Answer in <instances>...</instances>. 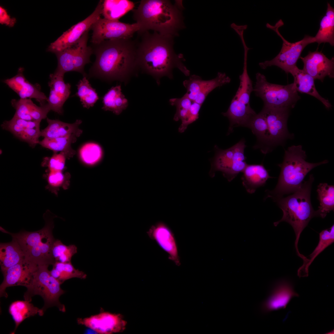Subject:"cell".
I'll return each mask as SVG.
<instances>
[{
    "instance_id": "cell-23",
    "label": "cell",
    "mask_w": 334,
    "mask_h": 334,
    "mask_svg": "<svg viewBox=\"0 0 334 334\" xmlns=\"http://www.w3.org/2000/svg\"><path fill=\"white\" fill-rule=\"evenodd\" d=\"M299 295L295 292L292 284L285 280L277 282L271 294L263 305L265 312L285 308L291 299Z\"/></svg>"
},
{
    "instance_id": "cell-35",
    "label": "cell",
    "mask_w": 334,
    "mask_h": 334,
    "mask_svg": "<svg viewBox=\"0 0 334 334\" xmlns=\"http://www.w3.org/2000/svg\"><path fill=\"white\" fill-rule=\"evenodd\" d=\"M317 191L319 202V209L316 211V216L324 218L327 213L334 209V186L326 183H320Z\"/></svg>"
},
{
    "instance_id": "cell-42",
    "label": "cell",
    "mask_w": 334,
    "mask_h": 334,
    "mask_svg": "<svg viewBox=\"0 0 334 334\" xmlns=\"http://www.w3.org/2000/svg\"><path fill=\"white\" fill-rule=\"evenodd\" d=\"M66 157L62 152L54 153L49 159L47 166L49 171H62L65 168Z\"/></svg>"
},
{
    "instance_id": "cell-18",
    "label": "cell",
    "mask_w": 334,
    "mask_h": 334,
    "mask_svg": "<svg viewBox=\"0 0 334 334\" xmlns=\"http://www.w3.org/2000/svg\"><path fill=\"white\" fill-rule=\"evenodd\" d=\"M147 233L168 255V259L178 266L181 265L178 247L174 234L165 223L159 222L152 225Z\"/></svg>"
},
{
    "instance_id": "cell-16",
    "label": "cell",
    "mask_w": 334,
    "mask_h": 334,
    "mask_svg": "<svg viewBox=\"0 0 334 334\" xmlns=\"http://www.w3.org/2000/svg\"><path fill=\"white\" fill-rule=\"evenodd\" d=\"M230 78L225 73L219 72L216 77L212 79L204 80L197 75L190 76L183 82L186 89V94L193 102L202 105L207 96L216 88L229 83Z\"/></svg>"
},
{
    "instance_id": "cell-5",
    "label": "cell",
    "mask_w": 334,
    "mask_h": 334,
    "mask_svg": "<svg viewBox=\"0 0 334 334\" xmlns=\"http://www.w3.org/2000/svg\"><path fill=\"white\" fill-rule=\"evenodd\" d=\"M314 178L310 175L308 180L303 181L300 187L291 195L276 200L279 207L282 210L281 219L274 222L276 226L280 223L285 221L293 227L296 236L295 246L298 255L303 259L305 256L300 253L298 244L301 234L312 218L316 217V211L313 208L310 194Z\"/></svg>"
},
{
    "instance_id": "cell-13",
    "label": "cell",
    "mask_w": 334,
    "mask_h": 334,
    "mask_svg": "<svg viewBox=\"0 0 334 334\" xmlns=\"http://www.w3.org/2000/svg\"><path fill=\"white\" fill-rule=\"evenodd\" d=\"M103 0L100 1L94 11L82 21L72 26L50 44L47 51L56 54L71 46L78 41L92 25L101 18Z\"/></svg>"
},
{
    "instance_id": "cell-45",
    "label": "cell",
    "mask_w": 334,
    "mask_h": 334,
    "mask_svg": "<svg viewBox=\"0 0 334 334\" xmlns=\"http://www.w3.org/2000/svg\"><path fill=\"white\" fill-rule=\"evenodd\" d=\"M16 19L12 18L9 15L6 9L0 6V23L6 26L11 27L14 26L16 22Z\"/></svg>"
},
{
    "instance_id": "cell-20",
    "label": "cell",
    "mask_w": 334,
    "mask_h": 334,
    "mask_svg": "<svg viewBox=\"0 0 334 334\" xmlns=\"http://www.w3.org/2000/svg\"><path fill=\"white\" fill-rule=\"evenodd\" d=\"M304 64L303 70L314 79L323 81L326 76L334 77V58H327L323 53L317 51L309 52L304 57H300Z\"/></svg>"
},
{
    "instance_id": "cell-25",
    "label": "cell",
    "mask_w": 334,
    "mask_h": 334,
    "mask_svg": "<svg viewBox=\"0 0 334 334\" xmlns=\"http://www.w3.org/2000/svg\"><path fill=\"white\" fill-rule=\"evenodd\" d=\"M242 183L249 194L254 193L256 189L263 186L271 178L262 164L247 165L242 172Z\"/></svg>"
},
{
    "instance_id": "cell-27",
    "label": "cell",
    "mask_w": 334,
    "mask_h": 334,
    "mask_svg": "<svg viewBox=\"0 0 334 334\" xmlns=\"http://www.w3.org/2000/svg\"><path fill=\"white\" fill-rule=\"evenodd\" d=\"M47 126L41 131V136L44 138L55 139L70 136L73 134L81 135L83 131L79 126L82 123L81 120L77 119L73 123L64 122L58 119L47 118Z\"/></svg>"
},
{
    "instance_id": "cell-22",
    "label": "cell",
    "mask_w": 334,
    "mask_h": 334,
    "mask_svg": "<svg viewBox=\"0 0 334 334\" xmlns=\"http://www.w3.org/2000/svg\"><path fill=\"white\" fill-rule=\"evenodd\" d=\"M23 72L24 68H19L16 75L4 80V83L17 93L20 98H34L39 103L40 105H45L48 98L38 86L32 84L26 79Z\"/></svg>"
},
{
    "instance_id": "cell-17",
    "label": "cell",
    "mask_w": 334,
    "mask_h": 334,
    "mask_svg": "<svg viewBox=\"0 0 334 334\" xmlns=\"http://www.w3.org/2000/svg\"><path fill=\"white\" fill-rule=\"evenodd\" d=\"M38 265L25 259L2 272L4 278L0 285V297L7 298L6 289L7 287L16 286L26 287Z\"/></svg>"
},
{
    "instance_id": "cell-7",
    "label": "cell",
    "mask_w": 334,
    "mask_h": 334,
    "mask_svg": "<svg viewBox=\"0 0 334 334\" xmlns=\"http://www.w3.org/2000/svg\"><path fill=\"white\" fill-rule=\"evenodd\" d=\"M49 265H38L26 287L24 300L31 302L33 296L38 295L44 300V305L41 309L44 312L48 308L54 306L60 311L65 312V306L60 302L59 298L65 291L61 288V283L51 275Z\"/></svg>"
},
{
    "instance_id": "cell-26",
    "label": "cell",
    "mask_w": 334,
    "mask_h": 334,
    "mask_svg": "<svg viewBox=\"0 0 334 334\" xmlns=\"http://www.w3.org/2000/svg\"><path fill=\"white\" fill-rule=\"evenodd\" d=\"M294 77L293 83L297 91L312 96L321 101L326 108L329 109L332 105L328 100L322 97L317 91L314 84V79L304 70L299 69L296 66L289 72Z\"/></svg>"
},
{
    "instance_id": "cell-8",
    "label": "cell",
    "mask_w": 334,
    "mask_h": 334,
    "mask_svg": "<svg viewBox=\"0 0 334 334\" xmlns=\"http://www.w3.org/2000/svg\"><path fill=\"white\" fill-rule=\"evenodd\" d=\"M255 77L253 91L262 100L264 106L289 109L294 107L300 99L293 83L286 85L271 83L259 72Z\"/></svg>"
},
{
    "instance_id": "cell-37",
    "label": "cell",
    "mask_w": 334,
    "mask_h": 334,
    "mask_svg": "<svg viewBox=\"0 0 334 334\" xmlns=\"http://www.w3.org/2000/svg\"><path fill=\"white\" fill-rule=\"evenodd\" d=\"M248 52L247 50L244 51L243 72L239 75V86L233 99L246 105H250V96L251 93L253 91V87L247 71Z\"/></svg>"
},
{
    "instance_id": "cell-44",
    "label": "cell",
    "mask_w": 334,
    "mask_h": 334,
    "mask_svg": "<svg viewBox=\"0 0 334 334\" xmlns=\"http://www.w3.org/2000/svg\"><path fill=\"white\" fill-rule=\"evenodd\" d=\"M169 102L172 105L176 106L177 108L190 109L193 101L185 94L180 98H173L169 100Z\"/></svg>"
},
{
    "instance_id": "cell-40",
    "label": "cell",
    "mask_w": 334,
    "mask_h": 334,
    "mask_svg": "<svg viewBox=\"0 0 334 334\" xmlns=\"http://www.w3.org/2000/svg\"><path fill=\"white\" fill-rule=\"evenodd\" d=\"M77 253V248L74 244L66 245L59 239H55L52 248L53 257L55 262H71L73 256Z\"/></svg>"
},
{
    "instance_id": "cell-32",
    "label": "cell",
    "mask_w": 334,
    "mask_h": 334,
    "mask_svg": "<svg viewBox=\"0 0 334 334\" xmlns=\"http://www.w3.org/2000/svg\"><path fill=\"white\" fill-rule=\"evenodd\" d=\"M121 85L111 88L102 98V109L118 115L128 105V100L122 92Z\"/></svg>"
},
{
    "instance_id": "cell-14",
    "label": "cell",
    "mask_w": 334,
    "mask_h": 334,
    "mask_svg": "<svg viewBox=\"0 0 334 334\" xmlns=\"http://www.w3.org/2000/svg\"><path fill=\"white\" fill-rule=\"evenodd\" d=\"M289 110L287 108L264 106L261 111L267 123L268 146L281 144L292 136L287 127Z\"/></svg>"
},
{
    "instance_id": "cell-11",
    "label": "cell",
    "mask_w": 334,
    "mask_h": 334,
    "mask_svg": "<svg viewBox=\"0 0 334 334\" xmlns=\"http://www.w3.org/2000/svg\"><path fill=\"white\" fill-rule=\"evenodd\" d=\"M89 31L75 44L55 54L58 64L55 72L64 75L67 72L75 71L85 75L84 66L90 62V57L93 53L92 49L87 46Z\"/></svg>"
},
{
    "instance_id": "cell-6",
    "label": "cell",
    "mask_w": 334,
    "mask_h": 334,
    "mask_svg": "<svg viewBox=\"0 0 334 334\" xmlns=\"http://www.w3.org/2000/svg\"><path fill=\"white\" fill-rule=\"evenodd\" d=\"M45 224L41 229L33 232L21 231L17 233H10L2 227V232L11 235L18 243L22 249L25 259L38 265H53L55 263L52 253V248L55 240L53 234V221L44 218Z\"/></svg>"
},
{
    "instance_id": "cell-33",
    "label": "cell",
    "mask_w": 334,
    "mask_h": 334,
    "mask_svg": "<svg viewBox=\"0 0 334 334\" xmlns=\"http://www.w3.org/2000/svg\"><path fill=\"white\" fill-rule=\"evenodd\" d=\"M134 3L129 0H103L102 14L104 18L118 21L129 11L133 10Z\"/></svg>"
},
{
    "instance_id": "cell-36",
    "label": "cell",
    "mask_w": 334,
    "mask_h": 334,
    "mask_svg": "<svg viewBox=\"0 0 334 334\" xmlns=\"http://www.w3.org/2000/svg\"><path fill=\"white\" fill-rule=\"evenodd\" d=\"M52 265L53 268L50 271V273L61 284L71 278L84 279L87 277V274L83 271L75 268L71 262H55Z\"/></svg>"
},
{
    "instance_id": "cell-21",
    "label": "cell",
    "mask_w": 334,
    "mask_h": 334,
    "mask_svg": "<svg viewBox=\"0 0 334 334\" xmlns=\"http://www.w3.org/2000/svg\"><path fill=\"white\" fill-rule=\"evenodd\" d=\"M64 75L54 72L49 75L50 91L46 104L50 111L59 114L63 113V106L71 93V85L66 83Z\"/></svg>"
},
{
    "instance_id": "cell-10",
    "label": "cell",
    "mask_w": 334,
    "mask_h": 334,
    "mask_svg": "<svg viewBox=\"0 0 334 334\" xmlns=\"http://www.w3.org/2000/svg\"><path fill=\"white\" fill-rule=\"evenodd\" d=\"M246 147L245 141L242 139L225 150L216 147L215 155L211 162V176L213 177L216 171H220L229 182L232 181L247 165L244 153Z\"/></svg>"
},
{
    "instance_id": "cell-31",
    "label": "cell",
    "mask_w": 334,
    "mask_h": 334,
    "mask_svg": "<svg viewBox=\"0 0 334 334\" xmlns=\"http://www.w3.org/2000/svg\"><path fill=\"white\" fill-rule=\"evenodd\" d=\"M80 135L73 134L70 136L55 139H44L39 143L43 147L52 151L54 153L62 152L67 159L72 157L75 154L71 144L75 143Z\"/></svg>"
},
{
    "instance_id": "cell-24",
    "label": "cell",
    "mask_w": 334,
    "mask_h": 334,
    "mask_svg": "<svg viewBox=\"0 0 334 334\" xmlns=\"http://www.w3.org/2000/svg\"><path fill=\"white\" fill-rule=\"evenodd\" d=\"M11 104L15 109L14 116L28 121L41 122L47 118L50 111L46 104L39 106L30 99H13L11 101Z\"/></svg>"
},
{
    "instance_id": "cell-12",
    "label": "cell",
    "mask_w": 334,
    "mask_h": 334,
    "mask_svg": "<svg viewBox=\"0 0 334 334\" xmlns=\"http://www.w3.org/2000/svg\"><path fill=\"white\" fill-rule=\"evenodd\" d=\"M91 42L94 45L106 40L131 39L139 30L136 23L129 24L118 21L100 18L92 26Z\"/></svg>"
},
{
    "instance_id": "cell-9",
    "label": "cell",
    "mask_w": 334,
    "mask_h": 334,
    "mask_svg": "<svg viewBox=\"0 0 334 334\" xmlns=\"http://www.w3.org/2000/svg\"><path fill=\"white\" fill-rule=\"evenodd\" d=\"M283 24L282 20L280 19L274 26L268 23L266 25L267 27L273 30L281 38L283 44L280 52L274 58L259 63V65L262 69L274 66L280 68L286 73H289L296 66L297 62L304 48L308 44L315 42L314 37L308 35L305 36L302 40L295 43L288 41L279 31V28Z\"/></svg>"
},
{
    "instance_id": "cell-28",
    "label": "cell",
    "mask_w": 334,
    "mask_h": 334,
    "mask_svg": "<svg viewBox=\"0 0 334 334\" xmlns=\"http://www.w3.org/2000/svg\"><path fill=\"white\" fill-rule=\"evenodd\" d=\"M31 302L24 300H17L10 305L8 311L15 324L11 333L14 334L18 326L26 319L36 315H43L45 312L41 309L35 306Z\"/></svg>"
},
{
    "instance_id": "cell-38",
    "label": "cell",
    "mask_w": 334,
    "mask_h": 334,
    "mask_svg": "<svg viewBox=\"0 0 334 334\" xmlns=\"http://www.w3.org/2000/svg\"><path fill=\"white\" fill-rule=\"evenodd\" d=\"M78 97L83 107L88 109L93 106L99 99L95 89L92 87L86 77L84 76L77 85Z\"/></svg>"
},
{
    "instance_id": "cell-43",
    "label": "cell",
    "mask_w": 334,
    "mask_h": 334,
    "mask_svg": "<svg viewBox=\"0 0 334 334\" xmlns=\"http://www.w3.org/2000/svg\"><path fill=\"white\" fill-rule=\"evenodd\" d=\"M65 178V176L62 171H49L47 176V181L51 186L58 187L62 184Z\"/></svg>"
},
{
    "instance_id": "cell-41",
    "label": "cell",
    "mask_w": 334,
    "mask_h": 334,
    "mask_svg": "<svg viewBox=\"0 0 334 334\" xmlns=\"http://www.w3.org/2000/svg\"><path fill=\"white\" fill-rule=\"evenodd\" d=\"M81 161L88 165H93L98 163L103 156L101 148L98 144L90 142L83 145L79 150Z\"/></svg>"
},
{
    "instance_id": "cell-39",
    "label": "cell",
    "mask_w": 334,
    "mask_h": 334,
    "mask_svg": "<svg viewBox=\"0 0 334 334\" xmlns=\"http://www.w3.org/2000/svg\"><path fill=\"white\" fill-rule=\"evenodd\" d=\"M247 127L250 128L258 140L263 144L268 145V135L266 118L260 112L256 114L250 120Z\"/></svg>"
},
{
    "instance_id": "cell-3",
    "label": "cell",
    "mask_w": 334,
    "mask_h": 334,
    "mask_svg": "<svg viewBox=\"0 0 334 334\" xmlns=\"http://www.w3.org/2000/svg\"><path fill=\"white\" fill-rule=\"evenodd\" d=\"M179 1L173 4L168 0H142L133 10V18L139 27L138 35L152 30L174 37L185 27Z\"/></svg>"
},
{
    "instance_id": "cell-19",
    "label": "cell",
    "mask_w": 334,
    "mask_h": 334,
    "mask_svg": "<svg viewBox=\"0 0 334 334\" xmlns=\"http://www.w3.org/2000/svg\"><path fill=\"white\" fill-rule=\"evenodd\" d=\"M40 122L28 121L14 116L9 121H6L2 128L10 132L20 140L28 143L32 148L39 143L41 136Z\"/></svg>"
},
{
    "instance_id": "cell-4",
    "label": "cell",
    "mask_w": 334,
    "mask_h": 334,
    "mask_svg": "<svg viewBox=\"0 0 334 334\" xmlns=\"http://www.w3.org/2000/svg\"><path fill=\"white\" fill-rule=\"evenodd\" d=\"M306 152L301 145H292L285 151L283 162L278 165L280 172L278 182L272 191H266V199L275 201L285 195L292 194L301 186L307 174L314 168L326 164L328 161L311 163L306 161Z\"/></svg>"
},
{
    "instance_id": "cell-2",
    "label": "cell",
    "mask_w": 334,
    "mask_h": 334,
    "mask_svg": "<svg viewBox=\"0 0 334 334\" xmlns=\"http://www.w3.org/2000/svg\"><path fill=\"white\" fill-rule=\"evenodd\" d=\"M94 45L96 59L90 76L124 81L138 68L137 41L131 38L106 40Z\"/></svg>"
},
{
    "instance_id": "cell-15",
    "label": "cell",
    "mask_w": 334,
    "mask_h": 334,
    "mask_svg": "<svg viewBox=\"0 0 334 334\" xmlns=\"http://www.w3.org/2000/svg\"><path fill=\"white\" fill-rule=\"evenodd\" d=\"M78 324L88 328L97 333L112 334L122 332L127 322L120 314L102 311L99 314L84 318H78Z\"/></svg>"
},
{
    "instance_id": "cell-30",
    "label": "cell",
    "mask_w": 334,
    "mask_h": 334,
    "mask_svg": "<svg viewBox=\"0 0 334 334\" xmlns=\"http://www.w3.org/2000/svg\"><path fill=\"white\" fill-rule=\"evenodd\" d=\"M334 242V225H333L328 229L322 230L319 234V241L318 245L313 252L306 257L307 261L299 268L298 270V276L299 277L308 276L309 267L315 259L327 247Z\"/></svg>"
},
{
    "instance_id": "cell-29",
    "label": "cell",
    "mask_w": 334,
    "mask_h": 334,
    "mask_svg": "<svg viewBox=\"0 0 334 334\" xmlns=\"http://www.w3.org/2000/svg\"><path fill=\"white\" fill-rule=\"evenodd\" d=\"M25 259L24 253L17 242L14 239L8 243L0 244V264L2 272Z\"/></svg>"
},
{
    "instance_id": "cell-1",
    "label": "cell",
    "mask_w": 334,
    "mask_h": 334,
    "mask_svg": "<svg viewBox=\"0 0 334 334\" xmlns=\"http://www.w3.org/2000/svg\"><path fill=\"white\" fill-rule=\"evenodd\" d=\"M139 35L141 38L139 42H137L138 68L153 76L158 84L163 76L173 78L172 71L175 67L186 76L190 75V71L182 62L183 55L174 52V36L148 31Z\"/></svg>"
},
{
    "instance_id": "cell-34",
    "label": "cell",
    "mask_w": 334,
    "mask_h": 334,
    "mask_svg": "<svg viewBox=\"0 0 334 334\" xmlns=\"http://www.w3.org/2000/svg\"><path fill=\"white\" fill-rule=\"evenodd\" d=\"M314 38L315 42L319 45L328 42L332 46L334 45V9L329 3L326 14L321 20L319 29Z\"/></svg>"
}]
</instances>
